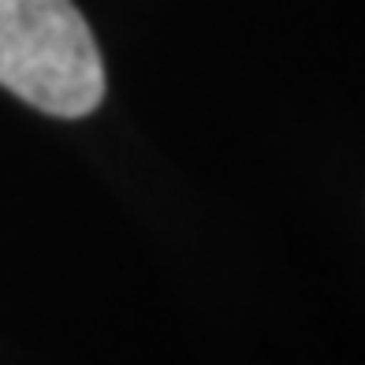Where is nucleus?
<instances>
[{
    "instance_id": "nucleus-1",
    "label": "nucleus",
    "mask_w": 365,
    "mask_h": 365,
    "mask_svg": "<svg viewBox=\"0 0 365 365\" xmlns=\"http://www.w3.org/2000/svg\"><path fill=\"white\" fill-rule=\"evenodd\" d=\"M0 86L60 120L101 105V48L71 0H0Z\"/></svg>"
}]
</instances>
